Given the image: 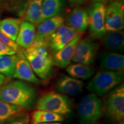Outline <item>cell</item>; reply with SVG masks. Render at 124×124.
I'll return each instance as SVG.
<instances>
[{
  "label": "cell",
  "mask_w": 124,
  "mask_h": 124,
  "mask_svg": "<svg viewBox=\"0 0 124 124\" xmlns=\"http://www.w3.org/2000/svg\"><path fill=\"white\" fill-rule=\"evenodd\" d=\"M38 97L35 88L23 80L8 82L0 88V100L25 110L34 108Z\"/></svg>",
  "instance_id": "6da1fadb"
},
{
  "label": "cell",
  "mask_w": 124,
  "mask_h": 124,
  "mask_svg": "<svg viewBox=\"0 0 124 124\" xmlns=\"http://www.w3.org/2000/svg\"><path fill=\"white\" fill-rule=\"evenodd\" d=\"M23 52L37 77L41 79H46L50 77L54 63L48 44L34 42Z\"/></svg>",
  "instance_id": "7a4b0ae2"
},
{
  "label": "cell",
  "mask_w": 124,
  "mask_h": 124,
  "mask_svg": "<svg viewBox=\"0 0 124 124\" xmlns=\"http://www.w3.org/2000/svg\"><path fill=\"white\" fill-rule=\"evenodd\" d=\"M124 78L122 71L103 70L95 74L87 86V89L97 96H102L119 86Z\"/></svg>",
  "instance_id": "3957f363"
},
{
  "label": "cell",
  "mask_w": 124,
  "mask_h": 124,
  "mask_svg": "<svg viewBox=\"0 0 124 124\" xmlns=\"http://www.w3.org/2000/svg\"><path fill=\"white\" fill-rule=\"evenodd\" d=\"M36 108L37 110L51 111L64 116L72 111V103L71 101L64 94L48 92L38 98Z\"/></svg>",
  "instance_id": "277c9868"
},
{
  "label": "cell",
  "mask_w": 124,
  "mask_h": 124,
  "mask_svg": "<svg viewBox=\"0 0 124 124\" xmlns=\"http://www.w3.org/2000/svg\"><path fill=\"white\" fill-rule=\"evenodd\" d=\"M78 111L80 124H94L102 116V102L97 95L91 93L81 100Z\"/></svg>",
  "instance_id": "5b68a950"
},
{
  "label": "cell",
  "mask_w": 124,
  "mask_h": 124,
  "mask_svg": "<svg viewBox=\"0 0 124 124\" xmlns=\"http://www.w3.org/2000/svg\"><path fill=\"white\" fill-rule=\"evenodd\" d=\"M105 112L116 123H121L124 118V85L118 86L110 93L106 101Z\"/></svg>",
  "instance_id": "8992f818"
},
{
  "label": "cell",
  "mask_w": 124,
  "mask_h": 124,
  "mask_svg": "<svg viewBox=\"0 0 124 124\" xmlns=\"http://www.w3.org/2000/svg\"><path fill=\"white\" fill-rule=\"evenodd\" d=\"M106 5L100 2L93 3L88 7L89 32L93 38L102 39L106 33L105 25Z\"/></svg>",
  "instance_id": "52a82bcc"
},
{
  "label": "cell",
  "mask_w": 124,
  "mask_h": 124,
  "mask_svg": "<svg viewBox=\"0 0 124 124\" xmlns=\"http://www.w3.org/2000/svg\"><path fill=\"white\" fill-rule=\"evenodd\" d=\"M98 48V44L93 38L81 39L76 46L72 61L87 65L93 64L95 61Z\"/></svg>",
  "instance_id": "ba28073f"
},
{
  "label": "cell",
  "mask_w": 124,
  "mask_h": 124,
  "mask_svg": "<svg viewBox=\"0 0 124 124\" xmlns=\"http://www.w3.org/2000/svg\"><path fill=\"white\" fill-rule=\"evenodd\" d=\"M107 31H122L124 27V8L122 1L109 3L106 8L105 19Z\"/></svg>",
  "instance_id": "9c48e42d"
},
{
  "label": "cell",
  "mask_w": 124,
  "mask_h": 124,
  "mask_svg": "<svg viewBox=\"0 0 124 124\" xmlns=\"http://www.w3.org/2000/svg\"><path fill=\"white\" fill-rule=\"evenodd\" d=\"M16 55H17V59L13 77L35 85H40L41 81L31 68L28 61L23 54L22 49H20L17 52Z\"/></svg>",
  "instance_id": "30bf717a"
},
{
  "label": "cell",
  "mask_w": 124,
  "mask_h": 124,
  "mask_svg": "<svg viewBox=\"0 0 124 124\" xmlns=\"http://www.w3.org/2000/svg\"><path fill=\"white\" fill-rule=\"evenodd\" d=\"M78 33L72 28L64 24L62 25L49 39L48 41L49 50L52 54H55L70 42Z\"/></svg>",
  "instance_id": "8fae6325"
},
{
  "label": "cell",
  "mask_w": 124,
  "mask_h": 124,
  "mask_svg": "<svg viewBox=\"0 0 124 124\" xmlns=\"http://www.w3.org/2000/svg\"><path fill=\"white\" fill-rule=\"evenodd\" d=\"M64 22V19L62 15L44 20L38 25L34 42L48 44L51 36L60 25L63 24Z\"/></svg>",
  "instance_id": "7c38bea8"
},
{
  "label": "cell",
  "mask_w": 124,
  "mask_h": 124,
  "mask_svg": "<svg viewBox=\"0 0 124 124\" xmlns=\"http://www.w3.org/2000/svg\"><path fill=\"white\" fill-rule=\"evenodd\" d=\"M83 35V33H78L70 42L54 54V55H52L54 65L63 69L71 64L75 53L76 46L79 41L82 39Z\"/></svg>",
  "instance_id": "4fadbf2b"
},
{
  "label": "cell",
  "mask_w": 124,
  "mask_h": 124,
  "mask_svg": "<svg viewBox=\"0 0 124 124\" xmlns=\"http://www.w3.org/2000/svg\"><path fill=\"white\" fill-rule=\"evenodd\" d=\"M66 23L77 33H83L89 27L87 12L80 7H75L67 16Z\"/></svg>",
  "instance_id": "5bb4252c"
},
{
  "label": "cell",
  "mask_w": 124,
  "mask_h": 124,
  "mask_svg": "<svg viewBox=\"0 0 124 124\" xmlns=\"http://www.w3.org/2000/svg\"><path fill=\"white\" fill-rule=\"evenodd\" d=\"M83 86L82 80L71 76L63 75L56 83L55 89L58 93L64 95H74L81 92Z\"/></svg>",
  "instance_id": "9a60e30c"
},
{
  "label": "cell",
  "mask_w": 124,
  "mask_h": 124,
  "mask_svg": "<svg viewBox=\"0 0 124 124\" xmlns=\"http://www.w3.org/2000/svg\"><path fill=\"white\" fill-rule=\"evenodd\" d=\"M100 66L105 70L122 71L124 70V56L111 52H102L99 54Z\"/></svg>",
  "instance_id": "2e32d148"
},
{
  "label": "cell",
  "mask_w": 124,
  "mask_h": 124,
  "mask_svg": "<svg viewBox=\"0 0 124 124\" xmlns=\"http://www.w3.org/2000/svg\"><path fill=\"white\" fill-rule=\"evenodd\" d=\"M102 39L103 46L108 50L118 54L124 52V35L123 31H107Z\"/></svg>",
  "instance_id": "e0dca14e"
},
{
  "label": "cell",
  "mask_w": 124,
  "mask_h": 124,
  "mask_svg": "<svg viewBox=\"0 0 124 124\" xmlns=\"http://www.w3.org/2000/svg\"><path fill=\"white\" fill-rule=\"evenodd\" d=\"M36 36L35 25L27 21L21 22L19 31L17 36V44L24 49H26L33 44Z\"/></svg>",
  "instance_id": "ac0fdd59"
},
{
  "label": "cell",
  "mask_w": 124,
  "mask_h": 124,
  "mask_svg": "<svg viewBox=\"0 0 124 124\" xmlns=\"http://www.w3.org/2000/svg\"><path fill=\"white\" fill-rule=\"evenodd\" d=\"M66 0H43V20L62 15L64 10Z\"/></svg>",
  "instance_id": "d6986e66"
},
{
  "label": "cell",
  "mask_w": 124,
  "mask_h": 124,
  "mask_svg": "<svg viewBox=\"0 0 124 124\" xmlns=\"http://www.w3.org/2000/svg\"><path fill=\"white\" fill-rule=\"evenodd\" d=\"M43 0H30L24 14L25 21L33 25H37L43 21L42 18V6Z\"/></svg>",
  "instance_id": "ffe728a7"
},
{
  "label": "cell",
  "mask_w": 124,
  "mask_h": 124,
  "mask_svg": "<svg viewBox=\"0 0 124 124\" xmlns=\"http://www.w3.org/2000/svg\"><path fill=\"white\" fill-rule=\"evenodd\" d=\"M27 114L26 110L0 100V124Z\"/></svg>",
  "instance_id": "44dd1931"
},
{
  "label": "cell",
  "mask_w": 124,
  "mask_h": 124,
  "mask_svg": "<svg viewBox=\"0 0 124 124\" xmlns=\"http://www.w3.org/2000/svg\"><path fill=\"white\" fill-rule=\"evenodd\" d=\"M66 71L71 77L87 80L94 75L95 69L90 65L75 63L74 64H70L66 67Z\"/></svg>",
  "instance_id": "7402d4cb"
},
{
  "label": "cell",
  "mask_w": 124,
  "mask_h": 124,
  "mask_svg": "<svg viewBox=\"0 0 124 124\" xmlns=\"http://www.w3.org/2000/svg\"><path fill=\"white\" fill-rule=\"evenodd\" d=\"M22 20L18 18H7L0 20V31L9 38L16 41Z\"/></svg>",
  "instance_id": "603a6c76"
},
{
  "label": "cell",
  "mask_w": 124,
  "mask_h": 124,
  "mask_svg": "<svg viewBox=\"0 0 124 124\" xmlns=\"http://www.w3.org/2000/svg\"><path fill=\"white\" fill-rule=\"evenodd\" d=\"M31 118L33 124L51 122H61L65 120V117L61 114L40 110H37L32 112L31 116Z\"/></svg>",
  "instance_id": "cb8c5ba5"
},
{
  "label": "cell",
  "mask_w": 124,
  "mask_h": 124,
  "mask_svg": "<svg viewBox=\"0 0 124 124\" xmlns=\"http://www.w3.org/2000/svg\"><path fill=\"white\" fill-rule=\"evenodd\" d=\"M30 0H0V11L16 12L18 15L25 14Z\"/></svg>",
  "instance_id": "d4e9b609"
},
{
  "label": "cell",
  "mask_w": 124,
  "mask_h": 124,
  "mask_svg": "<svg viewBox=\"0 0 124 124\" xmlns=\"http://www.w3.org/2000/svg\"><path fill=\"white\" fill-rule=\"evenodd\" d=\"M17 59L16 54L0 56V74L9 78L13 77Z\"/></svg>",
  "instance_id": "484cf974"
},
{
  "label": "cell",
  "mask_w": 124,
  "mask_h": 124,
  "mask_svg": "<svg viewBox=\"0 0 124 124\" xmlns=\"http://www.w3.org/2000/svg\"><path fill=\"white\" fill-rule=\"evenodd\" d=\"M0 40L8 46L10 48H12L16 52V54L20 49V46L17 44V43L15 41L10 39L7 36H6L0 31Z\"/></svg>",
  "instance_id": "4316f807"
},
{
  "label": "cell",
  "mask_w": 124,
  "mask_h": 124,
  "mask_svg": "<svg viewBox=\"0 0 124 124\" xmlns=\"http://www.w3.org/2000/svg\"><path fill=\"white\" fill-rule=\"evenodd\" d=\"M30 117L27 114L15 118L2 124H29Z\"/></svg>",
  "instance_id": "83f0119b"
},
{
  "label": "cell",
  "mask_w": 124,
  "mask_h": 124,
  "mask_svg": "<svg viewBox=\"0 0 124 124\" xmlns=\"http://www.w3.org/2000/svg\"><path fill=\"white\" fill-rule=\"evenodd\" d=\"M0 53L2 55H13L16 52L9 46H7L0 40Z\"/></svg>",
  "instance_id": "f1b7e54d"
},
{
  "label": "cell",
  "mask_w": 124,
  "mask_h": 124,
  "mask_svg": "<svg viewBox=\"0 0 124 124\" xmlns=\"http://www.w3.org/2000/svg\"><path fill=\"white\" fill-rule=\"evenodd\" d=\"M9 80V78L6 77L5 76L2 75L0 74V88L5 84L8 82Z\"/></svg>",
  "instance_id": "f546056e"
},
{
  "label": "cell",
  "mask_w": 124,
  "mask_h": 124,
  "mask_svg": "<svg viewBox=\"0 0 124 124\" xmlns=\"http://www.w3.org/2000/svg\"><path fill=\"white\" fill-rule=\"evenodd\" d=\"M86 0H69L71 5H78L83 4Z\"/></svg>",
  "instance_id": "4dcf8cb0"
},
{
  "label": "cell",
  "mask_w": 124,
  "mask_h": 124,
  "mask_svg": "<svg viewBox=\"0 0 124 124\" xmlns=\"http://www.w3.org/2000/svg\"><path fill=\"white\" fill-rule=\"evenodd\" d=\"M93 3H96V2H100L102 3V4H106L108 3V0H91Z\"/></svg>",
  "instance_id": "1f68e13d"
},
{
  "label": "cell",
  "mask_w": 124,
  "mask_h": 124,
  "mask_svg": "<svg viewBox=\"0 0 124 124\" xmlns=\"http://www.w3.org/2000/svg\"><path fill=\"white\" fill-rule=\"evenodd\" d=\"M32 124H62L61 122H46V123H36Z\"/></svg>",
  "instance_id": "d6a6232c"
},
{
  "label": "cell",
  "mask_w": 124,
  "mask_h": 124,
  "mask_svg": "<svg viewBox=\"0 0 124 124\" xmlns=\"http://www.w3.org/2000/svg\"><path fill=\"white\" fill-rule=\"evenodd\" d=\"M114 1H122V0H108V3L109 4V3L114 2Z\"/></svg>",
  "instance_id": "836d02e7"
},
{
  "label": "cell",
  "mask_w": 124,
  "mask_h": 124,
  "mask_svg": "<svg viewBox=\"0 0 124 124\" xmlns=\"http://www.w3.org/2000/svg\"><path fill=\"white\" fill-rule=\"evenodd\" d=\"M2 55V54H1V53H0V56H1V55Z\"/></svg>",
  "instance_id": "e575fe53"
},
{
  "label": "cell",
  "mask_w": 124,
  "mask_h": 124,
  "mask_svg": "<svg viewBox=\"0 0 124 124\" xmlns=\"http://www.w3.org/2000/svg\"></svg>",
  "instance_id": "d590c367"
}]
</instances>
